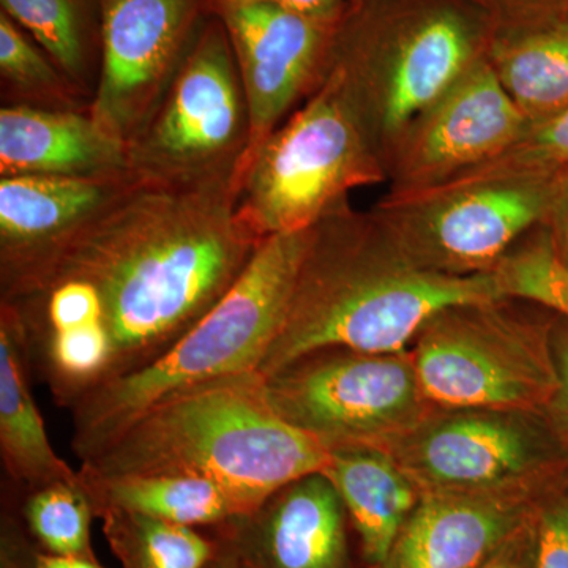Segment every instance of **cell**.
<instances>
[{
  "label": "cell",
  "mask_w": 568,
  "mask_h": 568,
  "mask_svg": "<svg viewBox=\"0 0 568 568\" xmlns=\"http://www.w3.org/2000/svg\"><path fill=\"white\" fill-rule=\"evenodd\" d=\"M100 55L89 112L129 145L162 102L211 14L209 0H99Z\"/></svg>",
  "instance_id": "12"
},
{
  "label": "cell",
  "mask_w": 568,
  "mask_h": 568,
  "mask_svg": "<svg viewBox=\"0 0 568 568\" xmlns=\"http://www.w3.org/2000/svg\"><path fill=\"white\" fill-rule=\"evenodd\" d=\"M92 503L80 477L32 489L24 507L32 536L48 552L59 556L92 558Z\"/></svg>",
  "instance_id": "27"
},
{
  "label": "cell",
  "mask_w": 568,
  "mask_h": 568,
  "mask_svg": "<svg viewBox=\"0 0 568 568\" xmlns=\"http://www.w3.org/2000/svg\"><path fill=\"white\" fill-rule=\"evenodd\" d=\"M536 558L537 510L477 568H536Z\"/></svg>",
  "instance_id": "31"
},
{
  "label": "cell",
  "mask_w": 568,
  "mask_h": 568,
  "mask_svg": "<svg viewBox=\"0 0 568 568\" xmlns=\"http://www.w3.org/2000/svg\"><path fill=\"white\" fill-rule=\"evenodd\" d=\"M295 14L327 24H336L349 10L353 0H271Z\"/></svg>",
  "instance_id": "33"
},
{
  "label": "cell",
  "mask_w": 568,
  "mask_h": 568,
  "mask_svg": "<svg viewBox=\"0 0 568 568\" xmlns=\"http://www.w3.org/2000/svg\"><path fill=\"white\" fill-rule=\"evenodd\" d=\"M312 235L313 227L265 239L222 301L166 354L71 407V447L81 463L170 396L257 372L286 320Z\"/></svg>",
  "instance_id": "4"
},
{
  "label": "cell",
  "mask_w": 568,
  "mask_h": 568,
  "mask_svg": "<svg viewBox=\"0 0 568 568\" xmlns=\"http://www.w3.org/2000/svg\"><path fill=\"white\" fill-rule=\"evenodd\" d=\"M99 517L123 568H207L216 558L215 544L190 526L115 508Z\"/></svg>",
  "instance_id": "25"
},
{
  "label": "cell",
  "mask_w": 568,
  "mask_h": 568,
  "mask_svg": "<svg viewBox=\"0 0 568 568\" xmlns=\"http://www.w3.org/2000/svg\"><path fill=\"white\" fill-rule=\"evenodd\" d=\"M78 474L97 515L115 508L190 528L245 517L237 497L211 478L168 473L97 476L81 469Z\"/></svg>",
  "instance_id": "22"
},
{
  "label": "cell",
  "mask_w": 568,
  "mask_h": 568,
  "mask_svg": "<svg viewBox=\"0 0 568 568\" xmlns=\"http://www.w3.org/2000/svg\"><path fill=\"white\" fill-rule=\"evenodd\" d=\"M323 473L342 496L366 562L379 567L422 493L381 447L335 448Z\"/></svg>",
  "instance_id": "21"
},
{
  "label": "cell",
  "mask_w": 568,
  "mask_h": 568,
  "mask_svg": "<svg viewBox=\"0 0 568 568\" xmlns=\"http://www.w3.org/2000/svg\"><path fill=\"white\" fill-rule=\"evenodd\" d=\"M545 226H547L556 253L568 267V186Z\"/></svg>",
  "instance_id": "34"
},
{
  "label": "cell",
  "mask_w": 568,
  "mask_h": 568,
  "mask_svg": "<svg viewBox=\"0 0 568 568\" xmlns=\"http://www.w3.org/2000/svg\"><path fill=\"white\" fill-rule=\"evenodd\" d=\"M568 174L487 164L413 193H387L372 209L413 263L439 274H491L534 230L547 224Z\"/></svg>",
  "instance_id": "7"
},
{
  "label": "cell",
  "mask_w": 568,
  "mask_h": 568,
  "mask_svg": "<svg viewBox=\"0 0 568 568\" xmlns=\"http://www.w3.org/2000/svg\"><path fill=\"white\" fill-rule=\"evenodd\" d=\"M328 459L327 447L275 413L264 376L246 372L170 396L123 426L80 469L211 478L248 517L291 481L324 470Z\"/></svg>",
  "instance_id": "3"
},
{
  "label": "cell",
  "mask_w": 568,
  "mask_h": 568,
  "mask_svg": "<svg viewBox=\"0 0 568 568\" xmlns=\"http://www.w3.org/2000/svg\"><path fill=\"white\" fill-rule=\"evenodd\" d=\"M478 9L487 13L493 24L519 20V18L532 17L567 6L568 0H473Z\"/></svg>",
  "instance_id": "32"
},
{
  "label": "cell",
  "mask_w": 568,
  "mask_h": 568,
  "mask_svg": "<svg viewBox=\"0 0 568 568\" xmlns=\"http://www.w3.org/2000/svg\"><path fill=\"white\" fill-rule=\"evenodd\" d=\"M346 507L323 470L291 481L254 514V551L265 568H345Z\"/></svg>",
  "instance_id": "18"
},
{
  "label": "cell",
  "mask_w": 568,
  "mask_h": 568,
  "mask_svg": "<svg viewBox=\"0 0 568 568\" xmlns=\"http://www.w3.org/2000/svg\"><path fill=\"white\" fill-rule=\"evenodd\" d=\"M237 196L233 183L136 182L37 290L65 278L95 287L112 343L108 383L166 354L244 274L261 242L237 219Z\"/></svg>",
  "instance_id": "1"
},
{
  "label": "cell",
  "mask_w": 568,
  "mask_h": 568,
  "mask_svg": "<svg viewBox=\"0 0 568 568\" xmlns=\"http://www.w3.org/2000/svg\"><path fill=\"white\" fill-rule=\"evenodd\" d=\"M264 379L275 413L328 450L384 447L435 409L422 394L409 349L320 351Z\"/></svg>",
  "instance_id": "11"
},
{
  "label": "cell",
  "mask_w": 568,
  "mask_h": 568,
  "mask_svg": "<svg viewBox=\"0 0 568 568\" xmlns=\"http://www.w3.org/2000/svg\"><path fill=\"white\" fill-rule=\"evenodd\" d=\"M250 132L233 48L211 13L162 102L126 145L130 174L149 185L233 183L237 190Z\"/></svg>",
  "instance_id": "9"
},
{
  "label": "cell",
  "mask_w": 568,
  "mask_h": 568,
  "mask_svg": "<svg viewBox=\"0 0 568 568\" xmlns=\"http://www.w3.org/2000/svg\"><path fill=\"white\" fill-rule=\"evenodd\" d=\"M552 349L558 366L559 386L549 403L545 417L552 432L568 450V323L552 324Z\"/></svg>",
  "instance_id": "30"
},
{
  "label": "cell",
  "mask_w": 568,
  "mask_h": 568,
  "mask_svg": "<svg viewBox=\"0 0 568 568\" xmlns=\"http://www.w3.org/2000/svg\"><path fill=\"white\" fill-rule=\"evenodd\" d=\"M209 3L227 33L248 102L252 132L241 185L257 149L323 81L338 22L308 20L271 0Z\"/></svg>",
  "instance_id": "14"
},
{
  "label": "cell",
  "mask_w": 568,
  "mask_h": 568,
  "mask_svg": "<svg viewBox=\"0 0 568 568\" xmlns=\"http://www.w3.org/2000/svg\"><path fill=\"white\" fill-rule=\"evenodd\" d=\"M507 302L448 306L418 332L409 354L429 405L545 414L559 386L552 324Z\"/></svg>",
  "instance_id": "8"
},
{
  "label": "cell",
  "mask_w": 568,
  "mask_h": 568,
  "mask_svg": "<svg viewBox=\"0 0 568 568\" xmlns=\"http://www.w3.org/2000/svg\"><path fill=\"white\" fill-rule=\"evenodd\" d=\"M379 183H387L383 159L345 81L327 69L312 95L254 153L235 213L263 242L312 230L347 207L354 190Z\"/></svg>",
  "instance_id": "6"
},
{
  "label": "cell",
  "mask_w": 568,
  "mask_h": 568,
  "mask_svg": "<svg viewBox=\"0 0 568 568\" xmlns=\"http://www.w3.org/2000/svg\"><path fill=\"white\" fill-rule=\"evenodd\" d=\"M31 373L20 313L0 302V455L10 480L28 491L80 477L51 446Z\"/></svg>",
  "instance_id": "20"
},
{
  "label": "cell",
  "mask_w": 568,
  "mask_h": 568,
  "mask_svg": "<svg viewBox=\"0 0 568 568\" xmlns=\"http://www.w3.org/2000/svg\"><path fill=\"white\" fill-rule=\"evenodd\" d=\"M500 298L493 272L457 276L420 267L372 212L347 205L313 226L286 320L257 372L267 377L325 349L405 353L436 313Z\"/></svg>",
  "instance_id": "2"
},
{
  "label": "cell",
  "mask_w": 568,
  "mask_h": 568,
  "mask_svg": "<svg viewBox=\"0 0 568 568\" xmlns=\"http://www.w3.org/2000/svg\"><path fill=\"white\" fill-rule=\"evenodd\" d=\"M216 568H235V567H216Z\"/></svg>",
  "instance_id": "36"
},
{
  "label": "cell",
  "mask_w": 568,
  "mask_h": 568,
  "mask_svg": "<svg viewBox=\"0 0 568 568\" xmlns=\"http://www.w3.org/2000/svg\"><path fill=\"white\" fill-rule=\"evenodd\" d=\"M493 274L504 297L532 302L568 323V267L545 224L526 235V242L515 246Z\"/></svg>",
  "instance_id": "26"
},
{
  "label": "cell",
  "mask_w": 568,
  "mask_h": 568,
  "mask_svg": "<svg viewBox=\"0 0 568 568\" xmlns=\"http://www.w3.org/2000/svg\"><path fill=\"white\" fill-rule=\"evenodd\" d=\"M485 58L529 122L567 110L568 3L493 26Z\"/></svg>",
  "instance_id": "19"
},
{
  "label": "cell",
  "mask_w": 568,
  "mask_h": 568,
  "mask_svg": "<svg viewBox=\"0 0 568 568\" xmlns=\"http://www.w3.org/2000/svg\"><path fill=\"white\" fill-rule=\"evenodd\" d=\"M381 448L422 495L548 493L568 452L545 414L439 407Z\"/></svg>",
  "instance_id": "10"
},
{
  "label": "cell",
  "mask_w": 568,
  "mask_h": 568,
  "mask_svg": "<svg viewBox=\"0 0 568 568\" xmlns=\"http://www.w3.org/2000/svg\"><path fill=\"white\" fill-rule=\"evenodd\" d=\"M529 121L487 58L406 126L386 160L388 193L435 189L506 155Z\"/></svg>",
  "instance_id": "13"
},
{
  "label": "cell",
  "mask_w": 568,
  "mask_h": 568,
  "mask_svg": "<svg viewBox=\"0 0 568 568\" xmlns=\"http://www.w3.org/2000/svg\"><path fill=\"white\" fill-rule=\"evenodd\" d=\"M548 493H424L377 568H477Z\"/></svg>",
  "instance_id": "16"
},
{
  "label": "cell",
  "mask_w": 568,
  "mask_h": 568,
  "mask_svg": "<svg viewBox=\"0 0 568 568\" xmlns=\"http://www.w3.org/2000/svg\"><path fill=\"white\" fill-rule=\"evenodd\" d=\"M33 568H103L93 558L85 556H59L40 552L33 559Z\"/></svg>",
  "instance_id": "35"
},
{
  "label": "cell",
  "mask_w": 568,
  "mask_h": 568,
  "mask_svg": "<svg viewBox=\"0 0 568 568\" xmlns=\"http://www.w3.org/2000/svg\"><path fill=\"white\" fill-rule=\"evenodd\" d=\"M14 175L133 178L126 145L104 132L89 110L2 104L0 178Z\"/></svg>",
  "instance_id": "17"
},
{
  "label": "cell",
  "mask_w": 568,
  "mask_h": 568,
  "mask_svg": "<svg viewBox=\"0 0 568 568\" xmlns=\"http://www.w3.org/2000/svg\"><path fill=\"white\" fill-rule=\"evenodd\" d=\"M493 26L473 0H353L327 69L345 81L384 166L406 126L485 58Z\"/></svg>",
  "instance_id": "5"
},
{
  "label": "cell",
  "mask_w": 568,
  "mask_h": 568,
  "mask_svg": "<svg viewBox=\"0 0 568 568\" xmlns=\"http://www.w3.org/2000/svg\"><path fill=\"white\" fill-rule=\"evenodd\" d=\"M2 11L92 99L100 55L99 0H0Z\"/></svg>",
  "instance_id": "23"
},
{
  "label": "cell",
  "mask_w": 568,
  "mask_h": 568,
  "mask_svg": "<svg viewBox=\"0 0 568 568\" xmlns=\"http://www.w3.org/2000/svg\"><path fill=\"white\" fill-rule=\"evenodd\" d=\"M536 568H568V491H549L537 508Z\"/></svg>",
  "instance_id": "29"
},
{
  "label": "cell",
  "mask_w": 568,
  "mask_h": 568,
  "mask_svg": "<svg viewBox=\"0 0 568 568\" xmlns=\"http://www.w3.org/2000/svg\"><path fill=\"white\" fill-rule=\"evenodd\" d=\"M133 178H0V302L28 297Z\"/></svg>",
  "instance_id": "15"
},
{
  "label": "cell",
  "mask_w": 568,
  "mask_h": 568,
  "mask_svg": "<svg viewBox=\"0 0 568 568\" xmlns=\"http://www.w3.org/2000/svg\"><path fill=\"white\" fill-rule=\"evenodd\" d=\"M493 163L568 174V108L530 122L521 140Z\"/></svg>",
  "instance_id": "28"
},
{
  "label": "cell",
  "mask_w": 568,
  "mask_h": 568,
  "mask_svg": "<svg viewBox=\"0 0 568 568\" xmlns=\"http://www.w3.org/2000/svg\"><path fill=\"white\" fill-rule=\"evenodd\" d=\"M0 81L2 104L59 111H85L91 104L47 51L3 11H0Z\"/></svg>",
  "instance_id": "24"
}]
</instances>
